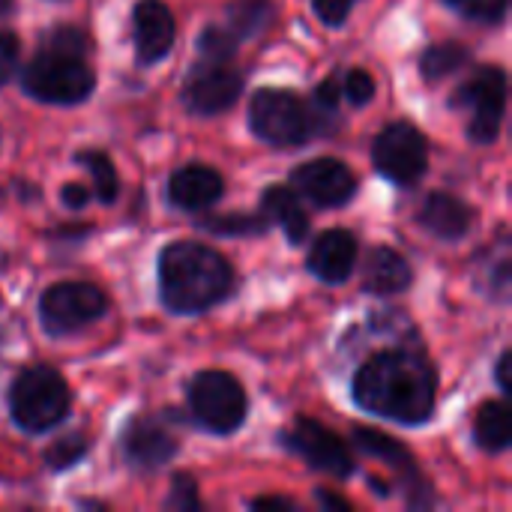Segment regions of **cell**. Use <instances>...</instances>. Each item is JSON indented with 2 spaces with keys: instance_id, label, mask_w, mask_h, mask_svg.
I'll use <instances>...</instances> for the list:
<instances>
[{
  "instance_id": "6da1fadb",
  "label": "cell",
  "mask_w": 512,
  "mask_h": 512,
  "mask_svg": "<svg viewBox=\"0 0 512 512\" xmlns=\"http://www.w3.org/2000/svg\"><path fill=\"white\" fill-rule=\"evenodd\" d=\"M354 402L375 417L420 426L435 414L438 378L429 357L414 345L375 351L354 375Z\"/></svg>"
},
{
  "instance_id": "7a4b0ae2",
  "label": "cell",
  "mask_w": 512,
  "mask_h": 512,
  "mask_svg": "<svg viewBox=\"0 0 512 512\" xmlns=\"http://www.w3.org/2000/svg\"><path fill=\"white\" fill-rule=\"evenodd\" d=\"M234 267L216 249L180 240L159 255V297L177 315H201L231 297Z\"/></svg>"
},
{
  "instance_id": "3957f363",
  "label": "cell",
  "mask_w": 512,
  "mask_h": 512,
  "mask_svg": "<svg viewBox=\"0 0 512 512\" xmlns=\"http://www.w3.org/2000/svg\"><path fill=\"white\" fill-rule=\"evenodd\" d=\"M69 405V384L51 366H30L9 387V414L15 426L30 435H42L60 426L69 414Z\"/></svg>"
},
{
  "instance_id": "277c9868",
  "label": "cell",
  "mask_w": 512,
  "mask_h": 512,
  "mask_svg": "<svg viewBox=\"0 0 512 512\" xmlns=\"http://www.w3.org/2000/svg\"><path fill=\"white\" fill-rule=\"evenodd\" d=\"M24 93L48 105H78L84 102L93 87L96 75L84 54H69L60 48H42L21 75Z\"/></svg>"
},
{
  "instance_id": "5b68a950",
  "label": "cell",
  "mask_w": 512,
  "mask_h": 512,
  "mask_svg": "<svg viewBox=\"0 0 512 512\" xmlns=\"http://www.w3.org/2000/svg\"><path fill=\"white\" fill-rule=\"evenodd\" d=\"M249 126L273 147H300L321 132L312 105H306L297 93L276 87H261L252 93Z\"/></svg>"
},
{
  "instance_id": "8992f818",
  "label": "cell",
  "mask_w": 512,
  "mask_h": 512,
  "mask_svg": "<svg viewBox=\"0 0 512 512\" xmlns=\"http://www.w3.org/2000/svg\"><path fill=\"white\" fill-rule=\"evenodd\" d=\"M189 408L201 429L210 435H231L243 426L249 402L240 381L222 369L201 372L189 387Z\"/></svg>"
},
{
  "instance_id": "52a82bcc",
  "label": "cell",
  "mask_w": 512,
  "mask_h": 512,
  "mask_svg": "<svg viewBox=\"0 0 512 512\" xmlns=\"http://www.w3.org/2000/svg\"><path fill=\"white\" fill-rule=\"evenodd\" d=\"M456 108H468V135L477 144H492L501 135L507 114V75L498 66L477 69L453 96Z\"/></svg>"
},
{
  "instance_id": "ba28073f",
  "label": "cell",
  "mask_w": 512,
  "mask_h": 512,
  "mask_svg": "<svg viewBox=\"0 0 512 512\" xmlns=\"http://www.w3.org/2000/svg\"><path fill=\"white\" fill-rule=\"evenodd\" d=\"M108 309V297L102 288L90 282H57L51 285L39 300V318L45 333L51 336H69L81 327L102 318Z\"/></svg>"
},
{
  "instance_id": "9c48e42d",
  "label": "cell",
  "mask_w": 512,
  "mask_h": 512,
  "mask_svg": "<svg viewBox=\"0 0 512 512\" xmlns=\"http://www.w3.org/2000/svg\"><path fill=\"white\" fill-rule=\"evenodd\" d=\"M375 168L396 186H414L429 168V141L411 123H390L372 144Z\"/></svg>"
},
{
  "instance_id": "30bf717a",
  "label": "cell",
  "mask_w": 512,
  "mask_h": 512,
  "mask_svg": "<svg viewBox=\"0 0 512 512\" xmlns=\"http://www.w3.org/2000/svg\"><path fill=\"white\" fill-rule=\"evenodd\" d=\"M243 93V72L234 66V60H216L201 57L186 84H183V102L192 114L213 117L228 111Z\"/></svg>"
},
{
  "instance_id": "8fae6325",
  "label": "cell",
  "mask_w": 512,
  "mask_h": 512,
  "mask_svg": "<svg viewBox=\"0 0 512 512\" xmlns=\"http://www.w3.org/2000/svg\"><path fill=\"white\" fill-rule=\"evenodd\" d=\"M282 444L291 453H297L300 459H306L315 471H324L339 480L354 474V459H351L345 441L309 417H297L291 423V429L282 432Z\"/></svg>"
},
{
  "instance_id": "7c38bea8",
  "label": "cell",
  "mask_w": 512,
  "mask_h": 512,
  "mask_svg": "<svg viewBox=\"0 0 512 512\" xmlns=\"http://www.w3.org/2000/svg\"><path fill=\"white\" fill-rule=\"evenodd\" d=\"M291 186L297 195L309 198L318 207H342L357 192L354 171L339 159H312L291 171Z\"/></svg>"
},
{
  "instance_id": "4fadbf2b",
  "label": "cell",
  "mask_w": 512,
  "mask_h": 512,
  "mask_svg": "<svg viewBox=\"0 0 512 512\" xmlns=\"http://www.w3.org/2000/svg\"><path fill=\"white\" fill-rule=\"evenodd\" d=\"M180 450V441L156 417H135L123 429V456L138 471H156L168 465Z\"/></svg>"
},
{
  "instance_id": "5bb4252c",
  "label": "cell",
  "mask_w": 512,
  "mask_h": 512,
  "mask_svg": "<svg viewBox=\"0 0 512 512\" xmlns=\"http://www.w3.org/2000/svg\"><path fill=\"white\" fill-rule=\"evenodd\" d=\"M177 27L174 15L162 0H138L132 9V39H135V54L138 63L150 66L159 63L171 45H174Z\"/></svg>"
},
{
  "instance_id": "9a60e30c",
  "label": "cell",
  "mask_w": 512,
  "mask_h": 512,
  "mask_svg": "<svg viewBox=\"0 0 512 512\" xmlns=\"http://www.w3.org/2000/svg\"><path fill=\"white\" fill-rule=\"evenodd\" d=\"M357 255H360V246H357L354 234H348L342 228H333V231H324L315 240V246L309 249V270L321 282L339 285L354 273Z\"/></svg>"
},
{
  "instance_id": "2e32d148",
  "label": "cell",
  "mask_w": 512,
  "mask_h": 512,
  "mask_svg": "<svg viewBox=\"0 0 512 512\" xmlns=\"http://www.w3.org/2000/svg\"><path fill=\"white\" fill-rule=\"evenodd\" d=\"M225 192V180L210 165H186L171 174L168 198L180 210H204L216 204Z\"/></svg>"
},
{
  "instance_id": "e0dca14e",
  "label": "cell",
  "mask_w": 512,
  "mask_h": 512,
  "mask_svg": "<svg viewBox=\"0 0 512 512\" xmlns=\"http://www.w3.org/2000/svg\"><path fill=\"white\" fill-rule=\"evenodd\" d=\"M417 222L441 240H462L474 225V210L450 192H432L426 195Z\"/></svg>"
},
{
  "instance_id": "ac0fdd59",
  "label": "cell",
  "mask_w": 512,
  "mask_h": 512,
  "mask_svg": "<svg viewBox=\"0 0 512 512\" xmlns=\"http://www.w3.org/2000/svg\"><path fill=\"white\" fill-rule=\"evenodd\" d=\"M414 282L411 264L390 246H375L363 264V288L378 297H393L408 291Z\"/></svg>"
},
{
  "instance_id": "d6986e66",
  "label": "cell",
  "mask_w": 512,
  "mask_h": 512,
  "mask_svg": "<svg viewBox=\"0 0 512 512\" xmlns=\"http://www.w3.org/2000/svg\"><path fill=\"white\" fill-rule=\"evenodd\" d=\"M261 210L270 219V225H279L288 237V243H303L309 234V216L300 204V195L288 186H270L261 198Z\"/></svg>"
},
{
  "instance_id": "ffe728a7",
  "label": "cell",
  "mask_w": 512,
  "mask_h": 512,
  "mask_svg": "<svg viewBox=\"0 0 512 512\" xmlns=\"http://www.w3.org/2000/svg\"><path fill=\"white\" fill-rule=\"evenodd\" d=\"M474 438L486 453H501L512 441V417L507 402H486L474 420Z\"/></svg>"
},
{
  "instance_id": "44dd1931",
  "label": "cell",
  "mask_w": 512,
  "mask_h": 512,
  "mask_svg": "<svg viewBox=\"0 0 512 512\" xmlns=\"http://www.w3.org/2000/svg\"><path fill=\"white\" fill-rule=\"evenodd\" d=\"M471 60L468 48L459 42H438L432 48L423 51L420 57V72L426 75V81H444L450 75H456L459 69H465Z\"/></svg>"
},
{
  "instance_id": "7402d4cb",
  "label": "cell",
  "mask_w": 512,
  "mask_h": 512,
  "mask_svg": "<svg viewBox=\"0 0 512 512\" xmlns=\"http://www.w3.org/2000/svg\"><path fill=\"white\" fill-rule=\"evenodd\" d=\"M354 441H357V447H360L363 453L390 462L393 468L405 471L408 477H417V468H414V459H411L408 447H402L399 441L387 438L384 432H375V429H354Z\"/></svg>"
},
{
  "instance_id": "603a6c76",
  "label": "cell",
  "mask_w": 512,
  "mask_h": 512,
  "mask_svg": "<svg viewBox=\"0 0 512 512\" xmlns=\"http://www.w3.org/2000/svg\"><path fill=\"white\" fill-rule=\"evenodd\" d=\"M270 18H273L270 0H237L228 6V30L237 39L261 33L270 24Z\"/></svg>"
},
{
  "instance_id": "cb8c5ba5",
  "label": "cell",
  "mask_w": 512,
  "mask_h": 512,
  "mask_svg": "<svg viewBox=\"0 0 512 512\" xmlns=\"http://www.w3.org/2000/svg\"><path fill=\"white\" fill-rule=\"evenodd\" d=\"M78 165H84L93 177V192L102 204H111L120 192V180H117V171H114V162L108 153L102 150H84L75 156Z\"/></svg>"
},
{
  "instance_id": "d4e9b609",
  "label": "cell",
  "mask_w": 512,
  "mask_h": 512,
  "mask_svg": "<svg viewBox=\"0 0 512 512\" xmlns=\"http://www.w3.org/2000/svg\"><path fill=\"white\" fill-rule=\"evenodd\" d=\"M270 225L267 216H216L207 219L204 228L213 234H228V237H246V234H264Z\"/></svg>"
},
{
  "instance_id": "484cf974",
  "label": "cell",
  "mask_w": 512,
  "mask_h": 512,
  "mask_svg": "<svg viewBox=\"0 0 512 512\" xmlns=\"http://www.w3.org/2000/svg\"><path fill=\"white\" fill-rule=\"evenodd\" d=\"M198 54L201 57H216V60H234L237 54V36L228 27H207L198 39Z\"/></svg>"
},
{
  "instance_id": "4316f807",
  "label": "cell",
  "mask_w": 512,
  "mask_h": 512,
  "mask_svg": "<svg viewBox=\"0 0 512 512\" xmlns=\"http://www.w3.org/2000/svg\"><path fill=\"white\" fill-rule=\"evenodd\" d=\"M87 447H90V441L84 435H66L45 453V462L51 471H66L87 453Z\"/></svg>"
},
{
  "instance_id": "83f0119b",
  "label": "cell",
  "mask_w": 512,
  "mask_h": 512,
  "mask_svg": "<svg viewBox=\"0 0 512 512\" xmlns=\"http://www.w3.org/2000/svg\"><path fill=\"white\" fill-rule=\"evenodd\" d=\"M342 96L351 102V105H369L375 99V78L366 72V69H351L345 72L342 78Z\"/></svg>"
},
{
  "instance_id": "f1b7e54d",
  "label": "cell",
  "mask_w": 512,
  "mask_h": 512,
  "mask_svg": "<svg viewBox=\"0 0 512 512\" xmlns=\"http://www.w3.org/2000/svg\"><path fill=\"white\" fill-rule=\"evenodd\" d=\"M507 3L510 0H459L456 9L480 24H498L507 15Z\"/></svg>"
},
{
  "instance_id": "f546056e",
  "label": "cell",
  "mask_w": 512,
  "mask_h": 512,
  "mask_svg": "<svg viewBox=\"0 0 512 512\" xmlns=\"http://www.w3.org/2000/svg\"><path fill=\"white\" fill-rule=\"evenodd\" d=\"M171 510H201V495H198V486L192 477L186 474H177L174 483H171V495L165 501Z\"/></svg>"
},
{
  "instance_id": "4dcf8cb0",
  "label": "cell",
  "mask_w": 512,
  "mask_h": 512,
  "mask_svg": "<svg viewBox=\"0 0 512 512\" xmlns=\"http://www.w3.org/2000/svg\"><path fill=\"white\" fill-rule=\"evenodd\" d=\"M48 48H60L69 54H87V36L78 27H57L45 36Z\"/></svg>"
},
{
  "instance_id": "1f68e13d",
  "label": "cell",
  "mask_w": 512,
  "mask_h": 512,
  "mask_svg": "<svg viewBox=\"0 0 512 512\" xmlns=\"http://www.w3.org/2000/svg\"><path fill=\"white\" fill-rule=\"evenodd\" d=\"M18 57H21V42H18V36L9 33V30H0V87L15 75Z\"/></svg>"
},
{
  "instance_id": "d6a6232c",
  "label": "cell",
  "mask_w": 512,
  "mask_h": 512,
  "mask_svg": "<svg viewBox=\"0 0 512 512\" xmlns=\"http://www.w3.org/2000/svg\"><path fill=\"white\" fill-rule=\"evenodd\" d=\"M354 3H357V0H312V9H315V15H318L324 24L342 27V24L348 21L351 9H354Z\"/></svg>"
},
{
  "instance_id": "836d02e7",
  "label": "cell",
  "mask_w": 512,
  "mask_h": 512,
  "mask_svg": "<svg viewBox=\"0 0 512 512\" xmlns=\"http://www.w3.org/2000/svg\"><path fill=\"white\" fill-rule=\"evenodd\" d=\"M60 198H63V204H66L69 210H84V207L90 204V192H87L81 183H66V186L60 189Z\"/></svg>"
},
{
  "instance_id": "e575fe53",
  "label": "cell",
  "mask_w": 512,
  "mask_h": 512,
  "mask_svg": "<svg viewBox=\"0 0 512 512\" xmlns=\"http://www.w3.org/2000/svg\"><path fill=\"white\" fill-rule=\"evenodd\" d=\"M252 510H285L291 512L294 510V501H288V498H273V495H267V498H255L252 504H249Z\"/></svg>"
},
{
  "instance_id": "d590c367",
  "label": "cell",
  "mask_w": 512,
  "mask_h": 512,
  "mask_svg": "<svg viewBox=\"0 0 512 512\" xmlns=\"http://www.w3.org/2000/svg\"><path fill=\"white\" fill-rule=\"evenodd\" d=\"M510 360H512V354H510V351H504V354H501V360H498V369H495V378H498V387H501L504 393H512V384H510Z\"/></svg>"
},
{
  "instance_id": "8d00e7d4",
  "label": "cell",
  "mask_w": 512,
  "mask_h": 512,
  "mask_svg": "<svg viewBox=\"0 0 512 512\" xmlns=\"http://www.w3.org/2000/svg\"><path fill=\"white\" fill-rule=\"evenodd\" d=\"M318 501H321V507H330V510H348V501L333 492H318Z\"/></svg>"
},
{
  "instance_id": "74e56055",
  "label": "cell",
  "mask_w": 512,
  "mask_h": 512,
  "mask_svg": "<svg viewBox=\"0 0 512 512\" xmlns=\"http://www.w3.org/2000/svg\"><path fill=\"white\" fill-rule=\"evenodd\" d=\"M9 6H12V0H0V15L9 12Z\"/></svg>"
},
{
  "instance_id": "f35d334b",
  "label": "cell",
  "mask_w": 512,
  "mask_h": 512,
  "mask_svg": "<svg viewBox=\"0 0 512 512\" xmlns=\"http://www.w3.org/2000/svg\"><path fill=\"white\" fill-rule=\"evenodd\" d=\"M441 3H447V6H453V9H456V3H459V0H441Z\"/></svg>"
}]
</instances>
